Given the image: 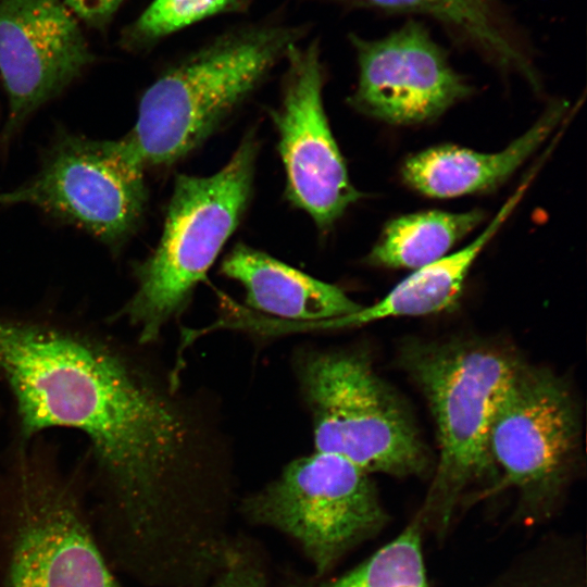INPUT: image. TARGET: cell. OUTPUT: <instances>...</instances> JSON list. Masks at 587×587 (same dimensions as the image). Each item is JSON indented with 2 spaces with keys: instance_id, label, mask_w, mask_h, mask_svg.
Masks as SVG:
<instances>
[{
  "instance_id": "cell-10",
  "label": "cell",
  "mask_w": 587,
  "mask_h": 587,
  "mask_svg": "<svg viewBox=\"0 0 587 587\" xmlns=\"http://www.w3.org/2000/svg\"><path fill=\"white\" fill-rule=\"evenodd\" d=\"M358 83L349 98L358 111L389 124L430 121L471 93L445 50L415 21L378 39L350 34Z\"/></svg>"
},
{
  "instance_id": "cell-18",
  "label": "cell",
  "mask_w": 587,
  "mask_h": 587,
  "mask_svg": "<svg viewBox=\"0 0 587 587\" xmlns=\"http://www.w3.org/2000/svg\"><path fill=\"white\" fill-rule=\"evenodd\" d=\"M253 0H153L123 32L122 47L151 49L165 38L218 15L246 13Z\"/></svg>"
},
{
  "instance_id": "cell-11",
  "label": "cell",
  "mask_w": 587,
  "mask_h": 587,
  "mask_svg": "<svg viewBox=\"0 0 587 587\" xmlns=\"http://www.w3.org/2000/svg\"><path fill=\"white\" fill-rule=\"evenodd\" d=\"M577 439V412L567 387L546 370L521 364L490 424L491 465L510 485L545 491L569 467Z\"/></svg>"
},
{
  "instance_id": "cell-13",
  "label": "cell",
  "mask_w": 587,
  "mask_h": 587,
  "mask_svg": "<svg viewBox=\"0 0 587 587\" xmlns=\"http://www.w3.org/2000/svg\"><path fill=\"white\" fill-rule=\"evenodd\" d=\"M566 102L550 105L542 116L503 150L484 153L453 145L428 148L408 158L402 178L432 198H452L486 191L505 182L561 122Z\"/></svg>"
},
{
  "instance_id": "cell-19",
  "label": "cell",
  "mask_w": 587,
  "mask_h": 587,
  "mask_svg": "<svg viewBox=\"0 0 587 587\" xmlns=\"http://www.w3.org/2000/svg\"><path fill=\"white\" fill-rule=\"evenodd\" d=\"M313 587H429L416 524L357 567Z\"/></svg>"
},
{
  "instance_id": "cell-7",
  "label": "cell",
  "mask_w": 587,
  "mask_h": 587,
  "mask_svg": "<svg viewBox=\"0 0 587 587\" xmlns=\"http://www.w3.org/2000/svg\"><path fill=\"white\" fill-rule=\"evenodd\" d=\"M253 523L273 527L302 548L319 575L385 519L370 474L338 455L298 458L242 503Z\"/></svg>"
},
{
  "instance_id": "cell-15",
  "label": "cell",
  "mask_w": 587,
  "mask_h": 587,
  "mask_svg": "<svg viewBox=\"0 0 587 587\" xmlns=\"http://www.w3.org/2000/svg\"><path fill=\"white\" fill-rule=\"evenodd\" d=\"M533 178L534 173L525 177L484 232L466 247L414 270L378 302L362 307L330 325L358 326L388 317L435 314L453 308L474 261L519 205Z\"/></svg>"
},
{
  "instance_id": "cell-21",
  "label": "cell",
  "mask_w": 587,
  "mask_h": 587,
  "mask_svg": "<svg viewBox=\"0 0 587 587\" xmlns=\"http://www.w3.org/2000/svg\"><path fill=\"white\" fill-rule=\"evenodd\" d=\"M73 14L90 27H104L125 0H63Z\"/></svg>"
},
{
  "instance_id": "cell-16",
  "label": "cell",
  "mask_w": 587,
  "mask_h": 587,
  "mask_svg": "<svg viewBox=\"0 0 587 587\" xmlns=\"http://www.w3.org/2000/svg\"><path fill=\"white\" fill-rule=\"evenodd\" d=\"M345 9L414 13L432 17L480 48L500 65L521 72L537 86V74L502 27L494 8L473 0H311Z\"/></svg>"
},
{
  "instance_id": "cell-20",
  "label": "cell",
  "mask_w": 587,
  "mask_h": 587,
  "mask_svg": "<svg viewBox=\"0 0 587 587\" xmlns=\"http://www.w3.org/2000/svg\"><path fill=\"white\" fill-rule=\"evenodd\" d=\"M205 587H268V584L257 557L235 542L222 567Z\"/></svg>"
},
{
  "instance_id": "cell-17",
  "label": "cell",
  "mask_w": 587,
  "mask_h": 587,
  "mask_svg": "<svg viewBox=\"0 0 587 587\" xmlns=\"http://www.w3.org/2000/svg\"><path fill=\"white\" fill-rule=\"evenodd\" d=\"M484 220L480 210L424 211L394 218L367 255L369 263L416 270L445 255Z\"/></svg>"
},
{
  "instance_id": "cell-3",
  "label": "cell",
  "mask_w": 587,
  "mask_h": 587,
  "mask_svg": "<svg viewBox=\"0 0 587 587\" xmlns=\"http://www.w3.org/2000/svg\"><path fill=\"white\" fill-rule=\"evenodd\" d=\"M258 153L251 130L216 173L176 176L160 240L135 266V291L116 314L137 330L140 345L159 339L185 311L240 225L252 198Z\"/></svg>"
},
{
  "instance_id": "cell-1",
  "label": "cell",
  "mask_w": 587,
  "mask_h": 587,
  "mask_svg": "<svg viewBox=\"0 0 587 587\" xmlns=\"http://www.w3.org/2000/svg\"><path fill=\"white\" fill-rule=\"evenodd\" d=\"M0 375L16 440L52 428L87 439L138 563L191 555L222 526L230 472L220 430L130 347L72 320L0 312Z\"/></svg>"
},
{
  "instance_id": "cell-9",
  "label": "cell",
  "mask_w": 587,
  "mask_h": 587,
  "mask_svg": "<svg viewBox=\"0 0 587 587\" xmlns=\"http://www.w3.org/2000/svg\"><path fill=\"white\" fill-rule=\"evenodd\" d=\"M284 62L282 97L271 117L285 171V196L326 232L362 195L350 180L324 110L320 40L294 46Z\"/></svg>"
},
{
  "instance_id": "cell-6",
  "label": "cell",
  "mask_w": 587,
  "mask_h": 587,
  "mask_svg": "<svg viewBox=\"0 0 587 587\" xmlns=\"http://www.w3.org/2000/svg\"><path fill=\"white\" fill-rule=\"evenodd\" d=\"M402 363L436 423L439 461L429 496L447 516L461 490L492 466L490 424L522 363L498 347L470 341L410 344Z\"/></svg>"
},
{
  "instance_id": "cell-4",
  "label": "cell",
  "mask_w": 587,
  "mask_h": 587,
  "mask_svg": "<svg viewBox=\"0 0 587 587\" xmlns=\"http://www.w3.org/2000/svg\"><path fill=\"white\" fill-rule=\"evenodd\" d=\"M1 491L12 517L4 587H120L46 440L15 441Z\"/></svg>"
},
{
  "instance_id": "cell-14",
  "label": "cell",
  "mask_w": 587,
  "mask_h": 587,
  "mask_svg": "<svg viewBox=\"0 0 587 587\" xmlns=\"http://www.w3.org/2000/svg\"><path fill=\"white\" fill-rule=\"evenodd\" d=\"M220 271L243 287L249 307L277 317L330 324L362 308L336 285L312 277L243 242L233 247Z\"/></svg>"
},
{
  "instance_id": "cell-5",
  "label": "cell",
  "mask_w": 587,
  "mask_h": 587,
  "mask_svg": "<svg viewBox=\"0 0 587 587\" xmlns=\"http://www.w3.org/2000/svg\"><path fill=\"white\" fill-rule=\"evenodd\" d=\"M295 372L312 419L316 452L366 473L420 474L427 454L403 403L362 351L310 350Z\"/></svg>"
},
{
  "instance_id": "cell-22",
  "label": "cell",
  "mask_w": 587,
  "mask_h": 587,
  "mask_svg": "<svg viewBox=\"0 0 587 587\" xmlns=\"http://www.w3.org/2000/svg\"><path fill=\"white\" fill-rule=\"evenodd\" d=\"M473 1H476V2H478V3H482V4H485V5H488V7L494 8V4H492V1H494V0H473Z\"/></svg>"
},
{
  "instance_id": "cell-2",
  "label": "cell",
  "mask_w": 587,
  "mask_h": 587,
  "mask_svg": "<svg viewBox=\"0 0 587 587\" xmlns=\"http://www.w3.org/2000/svg\"><path fill=\"white\" fill-rule=\"evenodd\" d=\"M309 29L275 13L190 49L146 89L135 125L118 139L123 149L145 171L185 159L257 91Z\"/></svg>"
},
{
  "instance_id": "cell-8",
  "label": "cell",
  "mask_w": 587,
  "mask_h": 587,
  "mask_svg": "<svg viewBox=\"0 0 587 587\" xmlns=\"http://www.w3.org/2000/svg\"><path fill=\"white\" fill-rule=\"evenodd\" d=\"M148 202L145 170L118 139L62 135L40 168L0 192V205L27 204L72 224L112 249L138 228Z\"/></svg>"
},
{
  "instance_id": "cell-12",
  "label": "cell",
  "mask_w": 587,
  "mask_h": 587,
  "mask_svg": "<svg viewBox=\"0 0 587 587\" xmlns=\"http://www.w3.org/2000/svg\"><path fill=\"white\" fill-rule=\"evenodd\" d=\"M93 61L76 16L63 0H0V76L12 136Z\"/></svg>"
}]
</instances>
